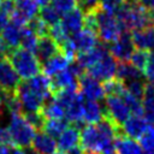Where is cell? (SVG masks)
<instances>
[{
    "label": "cell",
    "instance_id": "cell-1",
    "mask_svg": "<svg viewBox=\"0 0 154 154\" xmlns=\"http://www.w3.org/2000/svg\"><path fill=\"white\" fill-rule=\"evenodd\" d=\"M120 135V128L105 116L99 123L82 129L81 148L85 154H116V141Z\"/></svg>",
    "mask_w": 154,
    "mask_h": 154
},
{
    "label": "cell",
    "instance_id": "cell-2",
    "mask_svg": "<svg viewBox=\"0 0 154 154\" xmlns=\"http://www.w3.org/2000/svg\"><path fill=\"white\" fill-rule=\"evenodd\" d=\"M116 17L124 31L128 32L154 26V14L148 12L135 0L123 4L116 12Z\"/></svg>",
    "mask_w": 154,
    "mask_h": 154
},
{
    "label": "cell",
    "instance_id": "cell-3",
    "mask_svg": "<svg viewBox=\"0 0 154 154\" xmlns=\"http://www.w3.org/2000/svg\"><path fill=\"white\" fill-rule=\"evenodd\" d=\"M7 59L12 64L13 69L16 70L20 79L24 81L35 77L36 75L40 73L42 69V65L37 60L35 54L23 49L22 47L20 48L18 47L14 51H10L7 54Z\"/></svg>",
    "mask_w": 154,
    "mask_h": 154
},
{
    "label": "cell",
    "instance_id": "cell-4",
    "mask_svg": "<svg viewBox=\"0 0 154 154\" xmlns=\"http://www.w3.org/2000/svg\"><path fill=\"white\" fill-rule=\"evenodd\" d=\"M94 12H95V19H96L97 37L102 43L111 45L124 32V29L122 28L114 13L107 12L101 7L96 8Z\"/></svg>",
    "mask_w": 154,
    "mask_h": 154
},
{
    "label": "cell",
    "instance_id": "cell-5",
    "mask_svg": "<svg viewBox=\"0 0 154 154\" xmlns=\"http://www.w3.org/2000/svg\"><path fill=\"white\" fill-rule=\"evenodd\" d=\"M8 130L11 132L13 147L26 149L31 146L34 137L36 135V129L29 124L25 119L24 113L22 114H11L8 122Z\"/></svg>",
    "mask_w": 154,
    "mask_h": 154
},
{
    "label": "cell",
    "instance_id": "cell-6",
    "mask_svg": "<svg viewBox=\"0 0 154 154\" xmlns=\"http://www.w3.org/2000/svg\"><path fill=\"white\" fill-rule=\"evenodd\" d=\"M103 106H105L106 116L119 128L131 116L128 105L125 103V101L120 95H106Z\"/></svg>",
    "mask_w": 154,
    "mask_h": 154
},
{
    "label": "cell",
    "instance_id": "cell-7",
    "mask_svg": "<svg viewBox=\"0 0 154 154\" xmlns=\"http://www.w3.org/2000/svg\"><path fill=\"white\" fill-rule=\"evenodd\" d=\"M16 96L18 97L23 112L25 113H36L41 112L45 106V100L40 97L36 93H34L25 82H20L18 88L16 89Z\"/></svg>",
    "mask_w": 154,
    "mask_h": 154
},
{
    "label": "cell",
    "instance_id": "cell-8",
    "mask_svg": "<svg viewBox=\"0 0 154 154\" xmlns=\"http://www.w3.org/2000/svg\"><path fill=\"white\" fill-rule=\"evenodd\" d=\"M109 54L118 61V63H126L130 60L132 53L135 52V46L131 38V34L124 31L114 42L108 45Z\"/></svg>",
    "mask_w": 154,
    "mask_h": 154
},
{
    "label": "cell",
    "instance_id": "cell-9",
    "mask_svg": "<svg viewBox=\"0 0 154 154\" xmlns=\"http://www.w3.org/2000/svg\"><path fill=\"white\" fill-rule=\"evenodd\" d=\"M78 89L87 101H100L106 96L103 84H101L87 72H84L78 78Z\"/></svg>",
    "mask_w": 154,
    "mask_h": 154
},
{
    "label": "cell",
    "instance_id": "cell-10",
    "mask_svg": "<svg viewBox=\"0 0 154 154\" xmlns=\"http://www.w3.org/2000/svg\"><path fill=\"white\" fill-rule=\"evenodd\" d=\"M117 60L107 53L100 61H97L93 67H90L88 71H85L88 75H90L93 78H95L99 82H107L116 77L117 72Z\"/></svg>",
    "mask_w": 154,
    "mask_h": 154
},
{
    "label": "cell",
    "instance_id": "cell-11",
    "mask_svg": "<svg viewBox=\"0 0 154 154\" xmlns=\"http://www.w3.org/2000/svg\"><path fill=\"white\" fill-rule=\"evenodd\" d=\"M20 83V77L13 69L10 60L6 58L0 60V89L16 93V89L18 88Z\"/></svg>",
    "mask_w": 154,
    "mask_h": 154
},
{
    "label": "cell",
    "instance_id": "cell-12",
    "mask_svg": "<svg viewBox=\"0 0 154 154\" xmlns=\"http://www.w3.org/2000/svg\"><path fill=\"white\" fill-rule=\"evenodd\" d=\"M148 128H149L148 122L146 120V118L143 116L131 114L125 120V123L120 126V131L124 136H126L129 138L140 140Z\"/></svg>",
    "mask_w": 154,
    "mask_h": 154
},
{
    "label": "cell",
    "instance_id": "cell-13",
    "mask_svg": "<svg viewBox=\"0 0 154 154\" xmlns=\"http://www.w3.org/2000/svg\"><path fill=\"white\" fill-rule=\"evenodd\" d=\"M108 52V48L106 47L105 43L100 42L95 48L84 52V53H77L76 57V63L84 70L88 71L90 67H93L97 61H100Z\"/></svg>",
    "mask_w": 154,
    "mask_h": 154
},
{
    "label": "cell",
    "instance_id": "cell-14",
    "mask_svg": "<svg viewBox=\"0 0 154 154\" xmlns=\"http://www.w3.org/2000/svg\"><path fill=\"white\" fill-rule=\"evenodd\" d=\"M84 14L85 13L79 7H76L63 16L60 24L70 37L76 35L84 28Z\"/></svg>",
    "mask_w": 154,
    "mask_h": 154
},
{
    "label": "cell",
    "instance_id": "cell-15",
    "mask_svg": "<svg viewBox=\"0 0 154 154\" xmlns=\"http://www.w3.org/2000/svg\"><path fill=\"white\" fill-rule=\"evenodd\" d=\"M81 143V130L77 125H69L57 140V146L60 153H66Z\"/></svg>",
    "mask_w": 154,
    "mask_h": 154
},
{
    "label": "cell",
    "instance_id": "cell-16",
    "mask_svg": "<svg viewBox=\"0 0 154 154\" xmlns=\"http://www.w3.org/2000/svg\"><path fill=\"white\" fill-rule=\"evenodd\" d=\"M71 40L77 49V53H84L93 48H95L100 42L97 34L90 29L83 28L79 32L71 36Z\"/></svg>",
    "mask_w": 154,
    "mask_h": 154
},
{
    "label": "cell",
    "instance_id": "cell-17",
    "mask_svg": "<svg viewBox=\"0 0 154 154\" xmlns=\"http://www.w3.org/2000/svg\"><path fill=\"white\" fill-rule=\"evenodd\" d=\"M59 52H60V47L49 35L38 37L37 47L35 51V57L41 63V65L46 63L48 59H51L52 57H54L55 54H58Z\"/></svg>",
    "mask_w": 154,
    "mask_h": 154
},
{
    "label": "cell",
    "instance_id": "cell-18",
    "mask_svg": "<svg viewBox=\"0 0 154 154\" xmlns=\"http://www.w3.org/2000/svg\"><path fill=\"white\" fill-rule=\"evenodd\" d=\"M24 82L34 93H36L40 97H42L45 100V102L49 101L53 97V91L51 88V79L46 75L38 73L35 77H32L28 81H24Z\"/></svg>",
    "mask_w": 154,
    "mask_h": 154
},
{
    "label": "cell",
    "instance_id": "cell-19",
    "mask_svg": "<svg viewBox=\"0 0 154 154\" xmlns=\"http://www.w3.org/2000/svg\"><path fill=\"white\" fill-rule=\"evenodd\" d=\"M134 46L140 51L153 52L154 51V26H148L141 30L131 32Z\"/></svg>",
    "mask_w": 154,
    "mask_h": 154
},
{
    "label": "cell",
    "instance_id": "cell-20",
    "mask_svg": "<svg viewBox=\"0 0 154 154\" xmlns=\"http://www.w3.org/2000/svg\"><path fill=\"white\" fill-rule=\"evenodd\" d=\"M70 64L71 63L66 59V57L60 51L58 54H55L54 57H52L51 59H48L46 63L42 64V71H43V75H46L48 78H53L60 72L65 71Z\"/></svg>",
    "mask_w": 154,
    "mask_h": 154
},
{
    "label": "cell",
    "instance_id": "cell-21",
    "mask_svg": "<svg viewBox=\"0 0 154 154\" xmlns=\"http://www.w3.org/2000/svg\"><path fill=\"white\" fill-rule=\"evenodd\" d=\"M49 79H51V88H52L53 95L59 90L71 88V87H78V77L73 73V71L70 67H67L65 71L60 72L59 75Z\"/></svg>",
    "mask_w": 154,
    "mask_h": 154
},
{
    "label": "cell",
    "instance_id": "cell-22",
    "mask_svg": "<svg viewBox=\"0 0 154 154\" xmlns=\"http://www.w3.org/2000/svg\"><path fill=\"white\" fill-rule=\"evenodd\" d=\"M84 97L79 93L65 108V119L72 125L79 126L83 123V107H84Z\"/></svg>",
    "mask_w": 154,
    "mask_h": 154
},
{
    "label": "cell",
    "instance_id": "cell-23",
    "mask_svg": "<svg viewBox=\"0 0 154 154\" xmlns=\"http://www.w3.org/2000/svg\"><path fill=\"white\" fill-rule=\"evenodd\" d=\"M31 144L32 149H35L38 154H55L58 149L55 138L45 131H37Z\"/></svg>",
    "mask_w": 154,
    "mask_h": 154
},
{
    "label": "cell",
    "instance_id": "cell-24",
    "mask_svg": "<svg viewBox=\"0 0 154 154\" xmlns=\"http://www.w3.org/2000/svg\"><path fill=\"white\" fill-rule=\"evenodd\" d=\"M106 116L105 106L100 105L99 101H85L83 107V123L88 125L96 124Z\"/></svg>",
    "mask_w": 154,
    "mask_h": 154
},
{
    "label": "cell",
    "instance_id": "cell-25",
    "mask_svg": "<svg viewBox=\"0 0 154 154\" xmlns=\"http://www.w3.org/2000/svg\"><path fill=\"white\" fill-rule=\"evenodd\" d=\"M0 37L7 46L8 51H14L18 48L20 45V34H22V28L17 26L12 22L8 20V23L5 25V28L0 31Z\"/></svg>",
    "mask_w": 154,
    "mask_h": 154
},
{
    "label": "cell",
    "instance_id": "cell-26",
    "mask_svg": "<svg viewBox=\"0 0 154 154\" xmlns=\"http://www.w3.org/2000/svg\"><path fill=\"white\" fill-rule=\"evenodd\" d=\"M142 113L148 123L154 124V83H146L142 97Z\"/></svg>",
    "mask_w": 154,
    "mask_h": 154
},
{
    "label": "cell",
    "instance_id": "cell-27",
    "mask_svg": "<svg viewBox=\"0 0 154 154\" xmlns=\"http://www.w3.org/2000/svg\"><path fill=\"white\" fill-rule=\"evenodd\" d=\"M116 77L118 81H120L123 84L134 79H143L142 72L138 71L131 63H118L117 65V72Z\"/></svg>",
    "mask_w": 154,
    "mask_h": 154
},
{
    "label": "cell",
    "instance_id": "cell-28",
    "mask_svg": "<svg viewBox=\"0 0 154 154\" xmlns=\"http://www.w3.org/2000/svg\"><path fill=\"white\" fill-rule=\"evenodd\" d=\"M116 154H143L141 144L123 134L116 141Z\"/></svg>",
    "mask_w": 154,
    "mask_h": 154
},
{
    "label": "cell",
    "instance_id": "cell-29",
    "mask_svg": "<svg viewBox=\"0 0 154 154\" xmlns=\"http://www.w3.org/2000/svg\"><path fill=\"white\" fill-rule=\"evenodd\" d=\"M41 112L45 119H65V107L54 97L45 103Z\"/></svg>",
    "mask_w": 154,
    "mask_h": 154
},
{
    "label": "cell",
    "instance_id": "cell-30",
    "mask_svg": "<svg viewBox=\"0 0 154 154\" xmlns=\"http://www.w3.org/2000/svg\"><path fill=\"white\" fill-rule=\"evenodd\" d=\"M40 6L34 0H17L16 1V10L23 14L28 20L34 19L38 16Z\"/></svg>",
    "mask_w": 154,
    "mask_h": 154
},
{
    "label": "cell",
    "instance_id": "cell-31",
    "mask_svg": "<svg viewBox=\"0 0 154 154\" xmlns=\"http://www.w3.org/2000/svg\"><path fill=\"white\" fill-rule=\"evenodd\" d=\"M67 126L69 122L66 119H46L42 131H45L53 138H58Z\"/></svg>",
    "mask_w": 154,
    "mask_h": 154
},
{
    "label": "cell",
    "instance_id": "cell-32",
    "mask_svg": "<svg viewBox=\"0 0 154 154\" xmlns=\"http://www.w3.org/2000/svg\"><path fill=\"white\" fill-rule=\"evenodd\" d=\"M37 41H38V36L28 26L22 28V34H20V46L23 49L34 53L36 51L37 47Z\"/></svg>",
    "mask_w": 154,
    "mask_h": 154
},
{
    "label": "cell",
    "instance_id": "cell-33",
    "mask_svg": "<svg viewBox=\"0 0 154 154\" xmlns=\"http://www.w3.org/2000/svg\"><path fill=\"white\" fill-rule=\"evenodd\" d=\"M38 17L49 26H54L57 25L58 23H60V14L51 6V5H47L45 7H41L40 12H38Z\"/></svg>",
    "mask_w": 154,
    "mask_h": 154
},
{
    "label": "cell",
    "instance_id": "cell-34",
    "mask_svg": "<svg viewBox=\"0 0 154 154\" xmlns=\"http://www.w3.org/2000/svg\"><path fill=\"white\" fill-rule=\"evenodd\" d=\"M140 144L146 154H154V126L149 125L146 132L140 138Z\"/></svg>",
    "mask_w": 154,
    "mask_h": 154
},
{
    "label": "cell",
    "instance_id": "cell-35",
    "mask_svg": "<svg viewBox=\"0 0 154 154\" xmlns=\"http://www.w3.org/2000/svg\"><path fill=\"white\" fill-rule=\"evenodd\" d=\"M51 6L60 16H64L72 11L73 8L78 7V4L77 0H51Z\"/></svg>",
    "mask_w": 154,
    "mask_h": 154
},
{
    "label": "cell",
    "instance_id": "cell-36",
    "mask_svg": "<svg viewBox=\"0 0 154 154\" xmlns=\"http://www.w3.org/2000/svg\"><path fill=\"white\" fill-rule=\"evenodd\" d=\"M124 87H125V89L131 95H134L135 97H137V99L141 100L143 97V94H144L146 82L143 79H134V81H130V82L124 83Z\"/></svg>",
    "mask_w": 154,
    "mask_h": 154
},
{
    "label": "cell",
    "instance_id": "cell-37",
    "mask_svg": "<svg viewBox=\"0 0 154 154\" xmlns=\"http://www.w3.org/2000/svg\"><path fill=\"white\" fill-rule=\"evenodd\" d=\"M28 28H30L38 37H42V36H47V35H49V26L37 16V17H35L34 19H31V20H29V23H28V25H26Z\"/></svg>",
    "mask_w": 154,
    "mask_h": 154
},
{
    "label": "cell",
    "instance_id": "cell-38",
    "mask_svg": "<svg viewBox=\"0 0 154 154\" xmlns=\"http://www.w3.org/2000/svg\"><path fill=\"white\" fill-rule=\"evenodd\" d=\"M148 57H149V52H146V51H135L130 58V63L138 70L143 73V70L147 65V61H148Z\"/></svg>",
    "mask_w": 154,
    "mask_h": 154
},
{
    "label": "cell",
    "instance_id": "cell-39",
    "mask_svg": "<svg viewBox=\"0 0 154 154\" xmlns=\"http://www.w3.org/2000/svg\"><path fill=\"white\" fill-rule=\"evenodd\" d=\"M49 36L57 42V45H58L59 47H61V46L70 38V36L66 34V31L64 30V28L61 26L60 23H58L57 25L49 28Z\"/></svg>",
    "mask_w": 154,
    "mask_h": 154
},
{
    "label": "cell",
    "instance_id": "cell-40",
    "mask_svg": "<svg viewBox=\"0 0 154 154\" xmlns=\"http://www.w3.org/2000/svg\"><path fill=\"white\" fill-rule=\"evenodd\" d=\"M25 119L29 122L30 125H32L36 131H42L43 125H45V117L42 114V112H36V113H25L24 114Z\"/></svg>",
    "mask_w": 154,
    "mask_h": 154
},
{
    "label": "cell",
    "instance_id": "cell-41",
    "mask_svg": "<svg viewBox=\"0 0 154 154\" xmlns=\"http://www.w3.org/2000/svg\"><path fill=\"white\" fill-rule=\"evenodd\" d=\"M128 1H130V0H100V7L107 12L116 14L118 8Z\"/></svg>",
    "mask_w": 154,
    "mask_h": 154
},
{
    "label": "cell",
    "instance_id": "cell-42",
    "mask_svg": "<svg viewBox=\"0 0 154 154\" xmlns=\"http://www.w3.org/2000/svg\"><path fill=\"white\" fill-rule=\"evenodd\" d=\"M143 76L149 83H154V51L149 53L147 65L143 70Z\"/></svg>",
    "mask_w": 154,
    "mask_h": 154
},
{
    "label": "cell",
    "instance_id": "cell-43",
    "mask_svg": "<svg viewBox=\"0 0 154 154\" xmlns=\"http://www.w3.org/2000/svg\"><path fill=\"white\" fill-rule=\"evenodd\" d=\"M78 7L84 12H91L100 7V0H77Z\"/></svg>",
    "mask_w": 154,
    "mask_h": 154
},
{
    "label": "cell",
    "instance_id": "cell-44",
    "mask_svg": "<svg viewBox=\"0 0 154 154\" xmlns=\"http://www.w3.org/2000/svg\"><path fill=\"white\" fill-rule=\"evenodd\" d=\"M0 146L13 147L11 132L7 126H0Z\"/></svg>",
    "mask_w": 154,
    "mask_h": 154
},
{
    "label": "cell",
    "instance_id": "cell-45",
    "mask_svg": "<svg viewBox=\"0 0 154 154\" xmlns=\"http://www.w3.org/2000/svg\"><path fill=\"white\" fill-rule=\"evenodd\" d=\"M0 11L10 17L16 11V1H13V0H2L0 2Z\"/></svg>",
    "mask_w": 154,
    "mask_h": 154
},
{
    "label": "cell",
    "instance_id": "cell-46",
    "mask_svg": "<svg viewBox=\"0 0 154 154\" xmlns=\"http://www.w3.org/2000/svg\"><path fill=\"white\" fill-rule=\"evenodd\" d=\"M137 4H140L143 8H146L148 12L154 14V0H135Z\"/></svg>",
    "mask_w": 154,
    "mask_h": 154
},
{
    "label": "cell",
    "instance_id": "cell-47",
    "mask_svg": "<svg viewBox=\"0 0 154 154\" xmlns=\"http://www.w3.org/2000/svg\"><path fill=\"white\" fill-rule=\"evenodd\" d=\"M8 48H7V46L5 45V42L2 41V38L0 37V60L1 59H4V58H6L7 57V54H8Z\"/></svg>",
    "mask_w": 154,
    "mask_h": 154
},
{
    "label": "cell",
    "instance_id": "cell-48",
    "mask_svg": "<svg viewBox=\"0 0 154 154\" xmlns=\"http://www.w3.org/2000/svg\"><path fill=\"white\" fill-rule=\"evenodd\" d=\"M65 154H85V153H84V150H83L82 148L76 147V148H73V149H71V150L66 152Z\"/></svg>",
    "mask_w": 154,
    "mask_h": 154
},
{
    "label": "cell",
    "instance_id": "cell-49",
    "mask_svg": "<svg viewBox=\"0 0 154 154\" xmlns=\"http://www.w3.org/2000/svg\"><path fill=\"white\" fill-rule=\"evenodd\" d=\"M0 154H12V149H11V147L0 146Z\"/></svg>",
    "mask_w": 154,
    "mask_h": 154
},
{
    "label": "cell",
    "instance_id": "cell-50",
    "mask_svg": "<svg viewBox=\"0 0 154 154\" xmlns=\"http://www.w3.org/2000/svg\"><path fill=\"white\" fill-rule=\"evenodd\" d=\"M12 154H26V150L23 148H18V147H12Z\"/></svg>",
    "mask_w": 154,
    "mask_h": 154
},
{
    "label": "cell",
    "instance_id": "cell-51",
    "mask_svg": "<svg viewBox=\"0 0 154 154\" xmlns=\"http://www.w3.org/2000/svg\"><path fill=\"white\" fill-rule=\"evenodd\" d=\"M40 7H45V6H47V5H49V2H51V0H34Z\"/></svg>",
    "mask_w": 154,
    "mask_h": 154
},
{
    "label": "cell",
    "instance_id": "cell-52",
    "mask_svg": "<svg viewBox=\"0 0 154 154\" xmlns=\"http://www.w3.org/2000/svg\"><path fill=\"white\" fill-rule=\"evenodd\" d=\"M25 150H26V154H38L35 149H32V148H30V147H29V148H26Z\"/></svg>",
    "mask_w": 154,
    "mask_h": 154
},
{
    "label": "cell",
    "instance_id": "cell-53",
    "mask_svg": "<svg viewBox=\"0 0 154 154\" xmlns=\"http://www.w3.org/2000/svg\"><path fill=\"white\" fill-rule=\"evenodd\" d=\"M55 154H64V153H60V152H57Z\"/></svg>",
    "mask_w": 154,
    "mask_h": 154
},
{
    "label": "cell",
    "instance_id": "cell-54",
    "mask_svg": "<svg viewBox=\"0 0 154 154\" xmlns=\"http://www.w3.org/2000/svg\"><path fill=\"white\" fill-rule=\"evenodd\" d=\"M1 1H2V0H0V2H1Z\"/></svg>",
    "mask_w": 154,
    "mask_h": 154
},
{
    "label": "cell",
    "instance_id": "cell-55",
    "mask_svg": "<svg viewBox=\"0 0 154 154\" xmlns=\"http://www.w3.org/2000/svg\"><path fill=\"white\" fill-rule=\"evenodd\" d=\"M13 1H17V0H13Z\"/></svg>",
    "mask_w": 154,
    "mask_h": 154
}]
</instances>
